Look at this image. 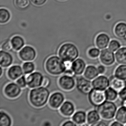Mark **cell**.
I'll use <instances>...</instances> for the list:
<instances>
[{"label": "cell", "mask_w": 126, "mask_h": 126, "mask_svg": "<svg viewBox=\"0 0 126 126\" xmlns=\"http://www.w3.org/2000/svg\"><path fill=\"white\" fill-rule=\"evenodd\" d=\"M51 94L48 88L43 86L31 89L29 95V101L35 107H42L47 104Z\"/></svg>", "instance_id": "cell-1"}, {"label": "cell", "mask_w": 126, "mask_h": 126, "mask_svg": "<svg viewBox=\"0 0 126 126\" xmlns=\"http://www.w3.org/2000/svg\"><path fill=\"white\" fill-rule=\"evenodd\" d=\"M46 69L47 72L54 76H60L66 70L65 63L58 55L50 57L45 63Z\"/></svg>", "instance_id": "cell-2"}, {"label": "cell", "mask_w": 126, "mask_h": 126, "mask_svg": "<svg viewBox=\"0 0 126 126\" xmlns=\"http://www.w3.org/2000/svg\"><path fill=\"white\" fill-rule=\"evenodd\" d=\"M58 55L64 62L72 63L79 57V50L74 44L66 43L60 46Z\"/></svg>", "instance_id": "cell-3"}, {"label": "cell", "mask_w": 126, "mask_h": 126, "mask_svg": "<svg viewBox=\"0 0 126 126\" xmlns=\"http://www.w3.org/2000/svg\"><path fill=\"white\" fill-rule=\"evenodd\" d=\"M96 108L101 118L106 121H110L115 117L118 110L113 101L108 100Z\"/></svg>", "instance_id": "cell-4"}, {"label": "cell", "mask_w": 126, "mask_h": 126, "mask_svg": "<svg viewBox=\"0 0 126 126\" xmlns=\"http://www.w3.org/2000/svg\"><path fill=\"white\" fill-rule=\"evenodd\" d=\"M74 77L76 80L75 88L79 93L82 95H88L93 88L92 82L82 75H75Z\"/></svg>", "instance_id": "cell-5"}, {"label": "cell", "mask_w": 126, "mask_h": 126, "mask_svg": "<svg viewBox=\"0 0 126 126\" xmlns=\"http://www.w3.org/2000/svg\"><path fill=\"white\" fill-rule=\"evenodd\" d=\"M88 99L91 105L98 107L107 100L105 91L93 88L88 94Z\"/></svg>", "instance_id": "cell-6"}, {"label": "cell", "mask_w": 126, "mask_h": 126, "mask_svg": "<svg viewBox=\"0 0 126 126\" xmlns=\"http://www.w3.org/2000/svg\"><path fill=\"white\" fill-rule=\"evenodd\" d=\"M44 79L42 73L35 71L26 76L27 87L31 89L42 86Z\"/></svg>", "instance_id": "cell-7"}, {"label": "cell", "mask_w": 126, "mask_h": 126, "mask_svg": "<svg viewBox=\"0 0 126 126\" xmlns=\"http://www.w3.org/2000/svg\"><path fill=\"white\" fill-rule=\"evenodd\" d=\"M5 95L9 98L15 99L18 97L22 93V89L14 81L6 85L3 90Z\"/></svg>", "instance_id": "cell-8"}, {"label": "cell", "mask_w": 126, "mask_h": 126, "mask_svg": "<svg viewBox=\"0 0 126 126\" xmlns=\"http://www.w3.org/2000/svg\"><path fill=\"white\" fill-rule=\"evenodd\" d=\"M58 84L60 87L64 90H71L76 87V79L74 76L63 74L60 77Z\"/></svg>", "instance_id": "cell-9"}, {"label": "cell", "mask_w": 126, "mask_h": 126, "mask_svg": "<svg viewBox=\"0 0 126 126\" xmlns=\"http://www.w3.org/2000/svg\"><path fill=\"white\" fill-rule=\"evenodd\" d=\"M20 58L23 62H33L36 57V49L31 46H24L18 52Z\"/></svg>", "instance_id": "cell-10"}, {"label": "cell", "mask_w": 126, "mask_h": 126, "mask_svg": "<svg viewBox=\"0 0 126 126\" xmlns=\"http://www.w3.org/2000/svg\"><path fill=\"white\" fill-rule=\"evenodd\" d=\"M99 58L101 63L106 66L112 65L116 61L115 54L109 48L102 50Z\"/></svg>", "instance_id": "cell-11"}, {"label": "cell", "mask_w": 126, "mask_h": 126, "mask_svg": "<svg viewBox=\"0 0 126 126\" xmlns=\"http://www.w3.org/2000/svg\"><path fill=\"white\" fill-rule=\"evenodd\" d=\"M65 100L64 94L62 92L57 91L51 94L48 103L51 108L59 109Z\"/></svg>", "instance_id": "cell-12"}, {"label": "cell", "mask_w": 126, "mask_h": 126, "mask_svg": "<svg viewBox=\"0 0 126 126\" xmlns=\"http://www.w3.org/2000/svg\"><path fill=\"white\" fill-rule=\"evenodd\" d=\"M93 88L105 91L110 87L109 79L103 75H100L95 78L92 82Z\"/></svg>", "instance_id": "cell-13"}, {"label": "cell", "mask_w": 126, "mask_h": 126, "mask_svg": "<svg viewBox=\"0 0 126 126\" xmlns=\"http://www.w3.org/2000/svg\"><path fill=\"white\" fill-rule=\"evenodd\" d=\"M7 74L8 78L12 81H16L24 74L22 65H12L8 68Z\"/></svg>", "instance_id": "cell-14"}, {"label": "cell", "mask_w": 126, "mask_h": 126, "mask_svg": "<svg viewBox=\"0 0 126 126\" xmlns=\"http://www.w3.org/2000/svg\"><path fill=\"white\" fill-rule=\"evenodd\" d=\"M86 67L84 60L79 57L72 63L71 69L76 76H81L84 73Z\"/></svg>", "instance_id": "cell-15"}, {"label": "cell", "mask_w": 126, "mask_h": 126, "mask_svg": "<svg viewBox=\"0 0 126 126\" xmlns=\"http://www.w3.org/2000/svg\"><path fill=\"white\" fill-rule=\"evenodd\" d=\"M59 109L61 114L66 117H71L76 111L75 105L69 100H65Z\"/></svg>", "instance_id": "cell-16"}, {"label": "cell", "mask_w": 126, "mask_h": 126, "mask_svg": "<svg viewBox=\"0 0 126 126\" xmlns=\"http://www.w3.org/2000/svg\"><path fill=\"white\" fill-rule=\"evenodd\" d=\"M110 87L118 93L126 87V80L119 79L115 75L110 76L109 78Z\"/></svg>", "instance_id": "cell-17"}, {"label": "cell", "mask_w": 126, "mask_h": 126, "mask_svg": "<svg viewBox=\"0 0 126 126\" xmlns=\"http://www.w3.org/2000/svg\"><path fill=\"white\" fill-rule=\"evenodd\" d=\"M14 58L11 53L1 50L0 51V65L3 68H9L13 64Z\"/></svg>", "instance_id": "cell-18"}, {"label": "cell", "mask_w": 126, "mask_h": 126, "mask_svg": "<svg viewBox=\"0 0 126 126\" xmlns=\"http://www.w3.org/2000/svg\"><path fill=\"white\" fill-rule=\"evenodd\" d=\"M87 114L86 112L82 110H77L71 116V119L77 126L86 125L87 122Z\"/></svg>", "instance_id": "cell-19"}, {"label": "cell", "mask_w": 126, "mask_h": 126, "mask_svg": "<svg viewBox=\"0 0 126 126\" xmlns=\"http://www.w3.org/2000/svg\"><path fill=\"white\" fill-rule=\"evenodd\" d=\"M95 43L97 48L101 50L105 49L109 46L110 37L106 34H100L96 36Z\"/></svg>", "instance_id": "cell-20"}, {"label": "cell", "mask_w": 126, "mask_h": 126, "mask_svg": "<svg viewBox=\"0 0 126 126\" xmlns=\"http://www.w3.org/2000/svg\"><path fill=\"white\" fill-rule=\"evenodd\" d=\"M101 118L96 110H90L87 114V124L88 125L94 126L100 121Z\"/></svg>", "instance_id": "cell-21"}, {"label": "cell", "mask_w": 126, "mask_h": 126, "mask_svg": "<svg viewBox=\"0 0 126 126\" xmlns=\"http://www.w3.org/2000/svg\"><path fill=\"white\" fill-rule=\"evenodd\" d=\"M99 75L97 67L94 65L87 66L83 73V76L90 80H93Z\"/></svg>", "instance_id": "cell-22"}, {"label": "cell", "mask_w": 126, "mask_h": 126, "mask_svg": "<svg viewBox=\"0 0 126 126\" xmlns=\"http://www.w3.org/2000/svg\"><path fill=\"white\" fill-rule=\"evenodd\" d=\"M11 41L13 49L17 52L19 51L25 46L24 39L20 36H16L13 37Z\"/></svg>", "instance_id": "cell-23"}, {"label": "cell", "mask_w": 126, "mask_h": 126, "mask_svg": "<svg viewBox=\"0 0 126 126\" xmlns=\"http://www.w3.org/2000/svg\"><path fill=\"white\" fill-rule=\"evenodd\" d=\"M13 120L10 115L3 110H0V126H11Z\"/></svg>", "instance_id": "cell-24"}, {"label": "cell", "mask_w": 126, "mask_h": 126, "mask_svg": "<svg viewBox=\"0 0 126 126\" xmlns=\"http://www.w3.org/2000/svg\"><path fill=\"white\" fill-rule=\"evenodd\" d=\"M116 62L120 64H126V47L120 48L115 54Z\"/></svg>", "instance_id": "cell-25"}, {"label": "cell", "mask_w": 126, "mask_h": 126, "mask_svg": "<svg viewBox=\"0 0 126 126\" xmlns=\"http://www.w3.org/2000/svg\"><path fill=\"white\" fill-rule=\"evenodd\" d=\"M114 33L117 37L125 38L126 36V23L122 22L116 24L114 29Z\"/></svg>", "instance_id": "cell-26"}, {"label": "cell", "mask_w": 126, "mask_h": 126, "mask_svg": "<svg viewBox=\"0 0 126 126\" xmlns=\"http://www.w3.org/2000/svg\"><path fill=\"white\" fill-rule=\"evenodd\" d=\"M115 118L124 125H126V107L122 106L117 110Z\"/></svg>", "instance_id": "cell-27"}, {"label": "cell", "mask_w": 126, "mask_h": 126, "mask_svg": "<svg viewBox=\"0 0 126 126\" xmlns=\"http://www.w3.org/2000/svg\"><path fill=\"white\" fill-rule=\"evenodd\" d=\"M24 74L28 75L35 71L36 66L33 62H24L22 65Z\"/></svg>", "instance_id": "cell-28"}, {"label": "cell", "mask_w": 126, "mask_h": 126, "mask_svg": "<svg viewBox=\"0 0 126 126\" xmlns=\"http://www.w3.org/2000/svg\"><path fill=\"white\" fill-rule=\"evenodd\" d=\"M114 75L118 78L126 80V64H120L115 70Z\"/></svg>", "instance_id": "cell-29"}, {"label": "cell", "mask_w": 126, "mask_h": 126, "mask_svg": "<svg viewBox=\"0 0 126 126\" xmlns=\"http://www.w3.org/2000/svg\"><path fill=\"white\" fill-rule=\"evenodd\" d=\"M107 100L110 101H115L118 96V93L110 87H108L105 90Z\"/></svg>", "instance_id": "cell-30"}, {"label": "cell", "mask_w": 126, "mask_h": 126, "mask_svg": "<svg viewBox=\"0 0 126 126\" xmlns=\"http://www.w3.org/2000/svg\"><path fill=\"white\" fill-rule=\"evenodd\" d=\"M11 18L10 12L7 9L1 8L0 10V22L4 24L8 22Z\"/></svg>", "instance_id": "cell-31"}, {"label": "cell", "mask_w": 126, "mask_h": 126, "mask_svg": "<svg viewBox=\"0 0 126 126\" xmlns=\"http://www.w3.org/2000/svg\"><path fill=\"white\" fill-rule=\"evenodd\" d=\"M16 6L20 9H25L30 5V0H15Z\"/></svg>", "instance_id": "cell-32"}, {"label": "cell", "mask_w": 126, "mask_h": 126, "mask_svg": "<svg viewBox=\"0 0 126 126\" xmlns=\"http://www.w3.org/2000/svg\"><path fill=\"white\" fill-rule=\"evenodd\" d=\"M100 53L101 51L98 48H91L88 50L87 54L90 58L96 59L99 56Z\"/></svg>", "instance_id": "cell-33"}, {"label": "cell", "mask_w": 126, "mask_h": 126, "mask_svg": "<svg viewBox=\"0 0 126 126\" xmlns=\"http://www.w3.org/2000/svg\"><path fill=\"white\" fill-rule=\"evenodd\" d=\"M121 44L118 41L113 40L110 42L108 46V48L114 52L117 51L121 48Z\"/></svg>", "instance_id": "cell-34"}, {"label": "cell", "mask_w": 126, "mask_h": 126, "mask_svg": "<svg viewBox=\"0 0 126 126\" xmlns=\"http://www.w3.org/2000/svg\"><path fill=\"white\" fill-rule=\"evenodd\" d=\"M16 82L22 89L26 87H27L26 75L23 74L16 80Z\"/></svg>", "instance_id": "cell-35"}, {"label": "cell", "mask_w": 126, "mask_h": 126, "mask_svg": "<svg viewBox=\"0 0 126 126\" xmlns=\"http://www.w3.org/2000/svg\"><path fill=\"white\" fill-rule=\"evenodd\" d=\"M118 96L122 100L126 99V87L121 91L118 93Z\"/></svg>", "instance_id": "cell-36"}, {"label": "cell", "mask_w": 126, "mask_h": 126, "mask_svg": "<svg viewBox=\"0 0 126 126\" xmlns=\"http://www.w3.org/2000/svg\"><path fill=\"white\" fill-rule=\"evenodd\" d=\"M105 65L103 64L99 65L97 67V70L99 74L102 75L105 73L106 70Z\"/></svg>", "instance_id": "cell-37"}, {"label": "cell", "mask_w": 126, "mask_h": 126, "mask_svg": "<svg viewBox=\"0 0 126 126\" xmlns=\"http://www.w3.org/2000/svg\"><path fill=\"white\" fill-rule=\"evenodd\" d=\"M77 126V125L72 120L70 119L65 121L62 124V126Z\"/></svg>", "instance_id": "cell-38"}, {"label": "cell", "mask_w": 126, "mask_h": 126, "mask_svg": "<svg viewBox=\"0 0 126 126\" xmlns=\"http://www.w3.org/2000/svg\"><path fill=\"white\" fill-rule=\"evenodd\" d=\"M33 4L35 5L39 6L42 5L45 3L47 0H31Z\"/></svg>", "instance_id": "cell-39"}, {"label": "cell", "mask_w": 126, "mask_h": 126, "mask_svg": "<svg viewBox=\"0 0 126 126\" xmlns=\"http://www.w3.org/2000/svg\"><path fill=\"white\" fill-rule=\"evenodd\" d=\"M63 74L68 75V76H75L74 73L73 71L71 68L66 69V70L65 71Z\"/></svg>", "instance_id": "cell-40"}, {"label": "cell", "mask_w": 126, "mask_h": 126, "mask_svg": "<svg viewBox=\"0 0 126 126\" xmlns=\"http://www.w3.org/2000/svg\"><path fill=\"white\" fill-rule=\"evenodd\" d=\"M49 84H50V81H49V79L47 78L44 77L42 86L46 87L48 88L49 86Z\"/></svg>", "instance_id": "cell-41"}, {"label": "cell", "mask_w": 126, "mask_h": 126, "mask_svg": "<svg viewBox=\"0 0 126 126\" xmlns=\"http://www.w3.org/2000/svg\"><path fill=\"white\" fill-rule=\"evenodd\" d=\"M109 125L111 126H123L124 125L116 120L111 123Z\"/></svg>", "instance_id": "cell-42"}, {"label": "cell", "mask_w": 126, "mask_h": 126, "mask_svg": "<svg viewBox=\"0 0 126 126\" xmlns=\"http://www.w3.org/2000/svg\"><path fill=\"white\" fill-rule=\"evenodd\" d=\"M107 122L104 121H99L98 122H97L94 126H108L109 125Z\"/></svg>", "instance_id": "cell-43"}, {"label": "cell", "mask_w": 126, "mask_h": 126, "mask_svg": "<svg viewBox=\"0 0 126 126\" xmlns=\"http://www.w3.org/2000/svg\"><path fill=\"white\" fill-rule=\"evenodd\" d=\"M65 66H66V69H70L71 68V65L72 63L70 62H65Z\"/></svg>", "instance_id": "cell-44"}, {"label": "cell", "mask_w": 126, "mask_h": 126, "mask_svg": "<svg viewBox=\"0 0 126 126\" xmlns=\"http://www.w3.org/2000/svg\"><path fill=\"white\" fill-rule=\"evenodd\" d=\"M3 73V68L2 67H0V76H2Z\"/></svg>", "instance_id": "cell-45"}, {"label": "cell", "mask_w": 126, "mask_h": 126, "mask_svg": "<svg viewBox=\"0 0 126 126\" xmlns=\"http://www.w3.org/2000/svg\"><path fill=\"white\" fill-rule=\"evenodd\" d=\"M122 106L126 107V100H122L121 102Z\"/></svg>", "instance_id": "cell-46"}, {"label": "cell", "mask_w": 126, "mask_h": 126, "mask_svg": "<svg viewBox=\"0 0 126 126\" xmlns=\"http://www.w3.org/2000/svg\"><path fill=\"white\" fill-rule=\"evenodd\" d=\"M58 0L60 1H65V0Z\"/></svg>", "instance_id": "cell-47"}, {"label": "cell", "mask_w": 126, "mask_h": 126, "mask_svg": "<svg viewBox=\"0 0 126 126\" xmlns=\"http://www.w3.org/2000/svg\"><path fill=\"white\" fill-rule=\"evenodd\" d=\"M125 40H126V36H125Z\"/></svg>", "instance_id": "cell-48"}, {"label": "cell", "mask_w": 126, "mask_h": 126, "mask_svg": "<svg viewBox=\"0 0 126 126\" xmlns=\"http://www.w3.org/2000/svg\"><path fill=\"white\" fill-rule=\"evenodd\" d=\"M125 126H126V125H125Z\"/></svg>", "instance_id": "cell-49"}]
</instances>
